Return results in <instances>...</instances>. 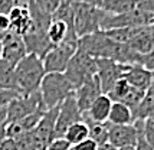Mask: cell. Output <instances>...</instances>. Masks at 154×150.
Here are the masks:
<instances>
[{
  "label": "cell",
  "mask_w": 154,
  "mask_h": 150,
  "mask_svg": "<svg viewBox=\"0 0 154 150\" xmlns=\"http://www.w3.org/2000/svg\"><path fill=\"white\" fill-rule=\"evenodd\" d=\"M17 89L22 95H29L39 91L43 77L46 75L43 61L36 55L27 54L14 68Z\"/></svg>",
  "instance_id": "obj_1"
},
{
  "label": "cell",
  "mask_w": 154,
  "mask_h": 150,
  "mask_svg": "<svg viewBox=\"0 0 154 150\" xmlns=\"http://www.w3.org/2000/svg\"><path fill=\"white\" fill-rule=\"evenodd\" d=\"M42 102L46 110L56 108L75 92L72 84L68 81L65 74H46L39 88Z\"/></svg>",
  "instance_id": "obj_2"
},
{
  "label": "cell",
  "mask_w": 154,
  "mask_h": 150,
  "mask_svg": "<svg viewBox=\"0 0 154 150\" xmlns=\"http://www.w3.org/2000/svg\"><path fill=\"white\" fill-rule=\"evenodd\" d=\"M78 51V38L68 35V38L58 46H54L42 59L46 74H65L68 65Z\"/></svg>",
  "instance_id": "obj_3"
},
{
  "label": "cell",
  "mask_w": 154,
  "mask_h": 150,
  "mask_svg": "<svg viewBox=\"0 0 154 150\" xmlns=\"http://www.w3.org/2000/svg\"><path fill=\"white\" fill-rule=\"evenodd\" d=\"M102 13L104 10H101L100 7L74 3V30L78 39L100 32Z\"/></svg>",
  "instance_id": "obj_4"
},
{
  "label": "cell",
  "mask_w": 154,
  "mask_h": 150,
  "mask_svg": "<svg viewBox=\"0 0 154 150\" xmlns=\"http://www.w3.org/2000/svg\"><path fill=\"white\" fill-rule=\"evenodd\" d=\"M97 72H98L97 59L91 58L89 55L84 54L82 51L78 49L65 71V77L72 84L74 89H78L82 84H85L88 80L95 77Z\"/></svg>",
  "instance_id": "obj_5"
},
{
  "label": "cell",
  "mask_w": 154,
  "mask_h": 150,
  "mask_svg": "<svg viewBox=\"0 0 154 150\" xmlns=\"http://www.w3.org/2000/svg\"><path fill=\"white\" fill-rule=\"evenodd\" d=\"M40 108H45V105L42 102V97H40L39 91H36L33 94H29V95H19L7 105L6 126L10 123H16L22 118L33 114L35 111H38Z\"/></svg>",
  "instance_id": "obj_6"
},
{
  "label": "cell",
  "mask_w": 154,
  "mask_h": 150,
  "mask_svg": "<svg viewBox=\"0 0 154 150\" xmlns=\"http://www.w3.org/2000/svg\"><path fill=\"white\" fill-rule=\"evenodd\" d=\"M82 120H84V116H82L81 110L78 108L75 95L72 94L59 105V111H58V117H56V124H55L54 139L63 137L65 133H66V130L72 124L82 121Z\"/></svg>",
  "instance_id": "obj_7"
},
{
  "label": "cell",
  "mask_w": 154,
  "mask_h": 150,
  "mask_svg": "<svg viewBox=\"0 0 154 150\" xmlns=\"http://www.w3.org/2000/svg\"><path fill=\"white\" fill-rule=\"evenodd\" d=\"M97 65H98L97 77L100 80L102 92L105 95L117 82L124 78V75L127 74L130 68V65H122L112 59H97Z\"/></svg>",
  "instance_id": "obj_8"
},
{
  "label": "cell",
  "mask_w": 154,
  "mask_h": 150,
  "mask_svg": "<svg viewBox=\"0 0 154 150\" xmlns=\"http://www.w3.org/2000/svg\"><path fill=\"white\" fill-rule=\"evenodd\" d=\"M0 46H2V59L16 67L27 55L26 45L22 36L7 32L0 35Z\"/></svg>",
  "instance_id": "obj_9"
},
{
  "label": "cell",
  "mask_w": 154,
  "mask_h": 150,
  "mask_svg": "<svg viewBox=\"0 0 154 150\" xmlns=\"http://www.w3.org/2000/svg\"><path fill=\"white\" fill-rule=\"evenodd\" d=\"M109 124V123H108ZM138 142V130L134 124L128 126H108V143L117 149L134 147Z\"/></svg>",
  "instance_id": "obj_10"
},
{
  "label": "cell",
  "mask_w": 154,
  "mask_h": 150,
  "mask_svg": "<svg viewBox=\"0 0 154 150\" xmlns=\"http://www.w3.org/2000/svg\"><path fill=\"white\" fill-rule=\"evenodd\" d=\"M104 92L101 88V82L98 77L95 75L91 80H88L85 84H82L78 89H75L74 95L78 104V108L81 110L82 114H85L88 110L91 108V105L95 102L97 98H100Z\"/></svg>",
  "instance_id": "obj_11"
},
{
  "label": "cell",
  "mask_w": 154,
  "mask_h": 150,
  "mask_svg": "<svg viewBox=\"0 0 154 150\" xmlns=\"http://www.w3.org/2000/svg\"><path fill=\"white\" fill-rule=\"evenodd\" d=\"M58 111H59V107L48 110L46 113L43 114V117L40 118V121H39V124L36 126V129L32 130V131H33V136H35V139H36V142H38L40 149H46L48 144L54 140L55 124H56Z\"/></svg>",
  "instance_id": "obj_12"
},
{
  "label": "cell",
  "mask_w": 154,
  "mask_h": 150,
  "mask_svg": "<svg viewBox=\"0 0 154 150\" xmlns=\"http://www.w3.org/2000/svg\"><path fill=\"white\" fill-rule=\"evenodd\" d=\"M48 30H38V29H32L23 36V41L26 45V51L27 54L36 55L38 58L43 59L46 54L54 48L51 45V42L48 39Z\"/></svg>",
  "instance_id": "obj_13"
},
{
  "label": "cell",
  "mask_w": 154,
  "mask_h": 150,
  "mask_svg": "<svg viewBox=\"0 0 154 150\" xmlns=\"http://www.w3.org/2000/svg\"><path fill=\"white\" fill-rule=\"evenodd\" d=\"M137 54L146 55L154 48V29L153 23L147 26H138L135 29L131 41L127 43Z\"/></svg>",
  "instance_id": "obj_14"
},
{
  "label": "cell",
  "mask_w": 154,
  "mask_h": 150,
  "mask_svg": "<svg viewBox=\"0 0 154 150\" xmlns=\"http://www.w3.org/2000/svg\"><path fill=\"white\" fill-rule=\"evenodd\" d=\"M48 110L40 108L38 111H35L33 114L22 118L16 123H10L6 126V139H14V137L20 136L23 133H27V131H32V130L36 129V126L39 124L40 118L43 117V114L46 113Z\"/></svg>",
  "instance_id": "obj_15"
},
{
  "label": "cell",
  "mask_w": 154,
  "mask_h": 150,
  "mask_svg": "<svg viewBox=\"0 0 154 150\" xmlns=\"http://www.w3.org/2000/svg\"><path fill=\"white\" fill-rule=\"evenodd\" d=\"M10 19V32L17 36H25L32 27V16L29 7L14 6L13 10L9 14Z\"/></svg>",
  "instance_id": "obj_16"
},
{
  "label": "cell",
  "mask_w": 154,
  "mask_h": 150,
  "mask_svg": "<svg viewBox=\"0 0 154 150\" xmlns=\"http://www.w3.org/2000/svg\"><path fill=\"white\" fill-rule=\"evenodd\" d=\"M124 80L130 84V87L141 91H147L153 84V74L141 65H130Z\"/></svg>",
  "instance_id": "obj_17"
},
{
  "label": "cell",
  "mask_w": 154,
  "mask_h": 150,
  "mask_svg": "<svg viewBox=\"0 0 154 150\" xmlns=\"http://www.w3.org/2000/svg\"><path fill=\"white\" fill-rule=\"evenodd\" d=\"M111 107H112L111 98L105 95V94H102L100 98L95 100V102L91 105V108L82 116H84V118L92 120V121H97V123H107Z\"/></svg>",
  "instance_id": "obj_18"
},
{
  "label": "cell",
  "mask_w": 154,
  "mask_h": 150,
  "mask_svg": "<svg viewBox=\"0 0 154 150\" xmlns=\"http://www.w3.org/2000/svg\"><path fill=\"white\" fill-rule=\"evenodd\" d=\"M135 121L133 110L127 107L122 102H112V107L109 111L108 123L112 126H128Z\"/></svg>",
  "instance_id": "obj_19"
},
{
  "label": "cell",
  "mask_w": 154,
  "mask_h": 150,
  "mask_svg": "<svg viewBox=\"0 0 154 150\" xmlns=\"http://www.w3.org/2000/svg\"><path fill=\"white\" fill-rule=\"evenodd\" d=\"M48 39L51 42L52 46H58L62 42L68 38V35H75L74 30H71L69 26H68L65 22L58 20V19H52V22L49 23V27H48ZM76 36V35H75ZM78 38V36H76Z\"/></svg>",
  "instance_id": "obj_20"
},
{
  "label": "cell",
  "mask_w": 154,
  "mask_h": 150,
  "mask_svg": "<svg viewBox=\"0 0 154 150\" xmlns=\"http://www.w3.org/2000/svg\"><path fill=\"white\" fill-rule=\"evenodd\" d=\"M101 10L109 14L130 13L135 9L134 0H101Z\"/></svg>",
  "instance_id": "obj_21"
},
{
  "label": "cell",
  "mask_w": 154,
  "mask_h": 150,
  "mask_svg": "<svg viewBox=\"0 0 154 150\" xmlns=\"http://www.w3.org/2000/svg\"><path fill=\"white\" fill-rule=\"evenodd\" d=\"M14 68H16V67H13L12 64L0 59V88L13 89V91H17V92H19L17 82H16Z\"/></svg>",
  "instance_id": "obj_22"
},
{
  "label": "cell",
  "mask_w": 154,
  "mask_h": 150,
  "mask_svg": "<svg viewBox=\"0 0 154 150\" xmlns=\"http://www.w3.org/2000/svg\"><path fill=\"white\" fill-rule=\"evenodd\" d=\"M63 139H66L68 143L71 144V146H75V144H78V143H81V142L89 139V129H88V124L85 123L84 120L72 124V126L66 130Z\"/></svg>",
  "instance_id": "obj_23"
},
{
  "label": "cell",
  "mask_w": 154,
  "mask_h": 150,
  "mask_svg": "<svg viewBox=\"0 0 154 150\" xmlns=\"http://www.w3.org/2000/svg\"><path fill=\"white\" fill-rule=\"evenodd\" d=\"M84 121L88 124V129H89V139L94 140L98 146L108 143V121L107 123H97L92 120H88L84 118Z\"/></svg>",
  "instance_id": "obj_24"
},
{
  "label": "cell",
  "mask_w": 154,
  "mask_h": 150,
  "mask_svg": "<svg viewBox=\"0 0 154 150\" xmlns=\"http://www.w3.org/2000/svg\"><path fill=\"white\" fill-rule=\"evenodd\" d=\"M14 140V143L17 144L19 150H42L39 147V144L36 142V139L33 136V131H27V133H23L20 136L12 139Z\"/></svg>",
  "instance_id": "obj_25"
},
{
  "label": "cell",
  "mask_w": 154,
  "mask_h": 150,
  "mask_svg": "<svg viewBox=\"0 0 154 150\" xmlns=\"http://www.w3.org/2000/svg\"><path fill=\"white\" fill-rule=\"evenodd\" d=\"M130 88H131L130 84L122 78V80H120L112 88L109 89V92H108L107 95L111 98V101L112 102H121L122 100H124V97L128 94Z\"/></svg>",
  "instance_id": "obj_26"
},
{
  "label": "cell",
  "mask_w": 154,
  "mask_h": 150,
  "mask_svg": "<svg viewBox=\"0 0 154 150\" xmlns=\"http://www.w3.org/2000/svg\"><path fill=\"white\" fill-rule=\"evenodd\" d=\"M144 95H146V91H141V89H137L131 87L130 91H128V94L124 97V100L121 102L125 104L127 107H130V108L133 110V113H134L135 110H137V107L140 105V102L143 101Z\"/></svg>",
  "instance_id": "obj_27"
},
{
  "label": "cell",
  "mask_w": 154,
  "mask_h": 150,
  "mask_svg": "<svg viewBox=\"0 0 154 150\" xmlns=\"http://www.w3.org/2000/svg\"><path fill=\"white\" fill-rule=\"evenodd\" d=\"M29 2H32L35 6L39 10H42L43 13H48L51 16L56 12V9L60 5V0H29Z\"/></svg>",
  "instance_id": "obj_28"
},
{
  "label": "cell",
  "mask_w": 154,
  "mask_h": 150,
  "mask_svg": "<svg viewBox=\"0 0 154 150\" xmlns=\"http://www.w3.org/2000/svg\"><path fill=\"white\" fill-rule=\"evenodd\" d=\"M143 136L150 146L154 147V116L144 120L143 124Z\"/></svg>",
  "instance_id": "obj_29"
},
{
  "label": "cell",
  "mask_w": 154,
  "mask_h": 150,
  "mask_svg": "<svg viewBox=\"0 0 154 150\" xmlns=\"http://www.w3.org/2000/svg\"><path fill=\"white\" fill-rule=\"evenodd\" d=\"M19 95H22V94H19L17 91L0 88V107H7L14 98H17Z\"/></svg>",
  "instance_id": "obj_30"
},
{
  "label": "cell",
  "mask_w": 154,
  "mask_h": 150,
  "mask_svg": "<svg viewBox=\"0 0 154 150\" xmlns=\"http://www.w3.org/2000/svg\"><path fill=\"white\" fill-rule=\"evenodd\" d=\"M71 144L68 143L66 139L60 137V139H54L51 143L48 144L46 150H71Z\"/></svg>",
  "instance_id": "obj_31"
},
{
  "label": "cell",
  "mask_w": 154,
  "mask_h": 150,
  "mask_svg": "<svg viewBox=\"0 0 154 150\" xmlns=\"http://www.w3.org/2000/svg\"><path fill=\"white\" fill-rule=\"evenodd\" d=\"M135 10L154 14V0H134Z\"/></svg>",
  "instance_id": "obj_32"
},
{
  "label": "cell",
  "mask_w": 154,
  "mask_h": 150,
  "mask_svg": "<svg viewBox=\"0 0 154 150\" xmlns=\"http://www.w3.org/2000/svg\"><path fill=\"white\" fill-rule=\"evenodd\" d=\"M140 65L144 67V68L150 71L151 74H154V48L146 55H141V61Z\"/></svg>",
  "instance_id": "obj_33"
},
{
  "label": "cell",
  "mask_w": 154,
  "mask_h": 150,
  "mask_svg": "<svg viewBox=\"0 0 154 150\" xmlns=\"http://www.w3.org/2000/svg\"><path fill=\"white\" fill-rule=\"evenodd\" d=\"M97 149H98V144L95 143L94 140H91V139H87V140L72 146V150H97Z\"/></svg>",
  "instance_id": "obj_34"
},
{
  "label": "cell",
  "mask_w": 154,
  "mask_h": 150,
  "mask_svg": "<svg viewBox=\"0 0 154 150\" xmlns=\"http://www.w3.org/2000/svg\"><path fill=\"white\" fill-rule=\"evenodd\" d=\"M14 3L12 0H0V14H6L9 16L10 12L13 10Z\"/></svg>",
  "instance_id": "obj_35"
},
{
  "label": "cell",
  "mask_w": 154,
  "mask_h": 150,
  "mask_svg": "<svg viewBox=\"0 0 154 150\" xmlns=\"http://www.w3.org/2000/svg\"><path fill=\"white\" fill-rule=\"evenodd\" d=\"M10 32V19L6 14H0V35Z\"/></svg>",
  "instance_id": "obj_36"
},
{
  "label": "cell",
  "mask_w": 154,
  "mask_h": 150,
  "mask_svg": "<svg viewBox=\"0 0 154 150\" xmlns=\"http://www.w3.org/2000/svg\"><path fill=\"white\" fill-rule=\"evenodd\" d=\"M0 150H19V147H17V144L14 143V140L6 139V140L2 143V146H0Z\"/></svg>",
  "instance_id": "obj_37"
},
{
  "label": "cell",
  "mask_w": 154,
  "mask_h": 150,
  "mask_svg": "<svg viewBox=\"0 0 154 150\" xmlns=\"http://www.w3.org/2000/svg\"><path fill=\"white\" fill-rule=\"evenodd\" d=\"M71 3H84V5H91V6L100 7L101 6V0H68Z\"/></svg>",
  "instance_id": "obj_38"
},
{
  "label": "cell",
  "mask_w": 154,
  "mask_h": 150,
  "mask_svg": "<svg viewBox=\"0 0 154 150\" xmlns=\"http://www.w3.org/2000/svg\"><path fill=\"white\" fill-rule=\"evenodd\" d=\"M7 121V107H0V127H5Z\"/></svg>",
  "instance_id": "obj_39"
},
{
  "label": "cell",
  "mask_w": 154,
  "mask_h": 150,
  "mask_svg": "<svg viewBox=\"0 0 154 150\" xmlns=\"http://www.w3.org/2000/svg\"><path fill=\"white\" fill-rule=\"evenodd\" d=\"M14 3V6H20V7H27L29 6V0H12Z\"/></svg>",
  "instance_id": "obj_40"
},
{
  "label": "cell",
  "mask_w": 154,
  "mask_h": 150,
  "mask_svg": "<svg viewBox=\"0 0 154 150\" xmlns=\"http://www.w3.org/2000/svg\"><path fill=\"white\" fill-rule=\"evenodd\" d=\"M97 150H118V149L114 147V146H111L109 143H105V144H102V146H98Z\"/></svg>",
  "instance_id": "obj_41"
},
{
  "label": "cell",
  "mask_w": 154,
  "mask_h": 150,
  "mask_svg": "<svg viewBox=\"0 0 154 150\" xmlns=\"http://www.w3.org/2000/svg\"><path fill=\"white\" fill-rule=\"evenodd\" d=\"M6 140V126L5 127H0V146L2 143Z\"/></svg>",
  "instance_id": "obj_42"
},
{
  "label": "cell",
  "mask_w": 154,
  "mask_h": 150,
  "mask_svg": "<svg viewBox=\"0 0 154 150\" xmlns=\"http://www.w3.org/2000/svg\"><path fill=\"white\" fill-rule=\"evenodd\" d=\"M120 150H135V146H134V147H125V149H120Z\"/></svg>",
  "instance_id": "obj_43"
},
{
  "label": "cell",
  "mask_w": 154,
  "mask_h": 150,
  "mask_svg": "<svg viewBox=\"0 0 154 150\" xmlns=\"http://www.w3.org/2000/svg\"><path fill=\"white\" fill-rule=\"evenodd\" d=\"M0 59H2V46H0Z\"/></svg>",
  "instance_id": "obj_44"
},
{
  "label": "cell",
  "mask_w": 154,
  "mask_h": 150,
  "mask_svg": "<svg viewBox=\"0 0 154 150\" xmlns=\"http://www.w3.org/2000/svg\"><path fill=\"white\" fill-rule=\"evenodd\" d=\"M153 29H154V22H153Z\"/></svg>",
  "instance_id": "obj_45"
},
{
  "label": "cell",
  "mask_w": 154,
  "mask_h": 150,
  "mask_svg": "<svg viewBox=\"0 0 154 150\" xmlns=\"http://www.w3.org/2000/svg\"><path fill=\"white\" fill-rule=\"evenodd\" d=\"M153 81H154V74H153Z\"/></svg>",
  "instance_id": "obj_46"
},
{
  "label": "cell",
  "mask_w": 154,
  "mask_h": 150,
  "mask_svg": "<svg viewBox=\"0 0 154 150\" xmlns=\"http://www.w3.org/2000/svg\"><path fill=\"white\" fill-rule=\"evenodd\" d=\"M42 150H46V149H42Z\"/></svg>",
  "instance_id": "obj_47"
},
{
  "label": "cell",
  "mask_w": 154,
  "mask_h": 150,
  "mask_svg": "<svg viewBox=\"0 0 154 150\" xmlns=\"http://www.w3.org/2000/svg\"><path fill=\"white\" fill-rule=\"evenodd\" d=\"M71 150H72V147H71Z\"/></svg>",
  "instance_id": "obj_48"
}]
</instances>
